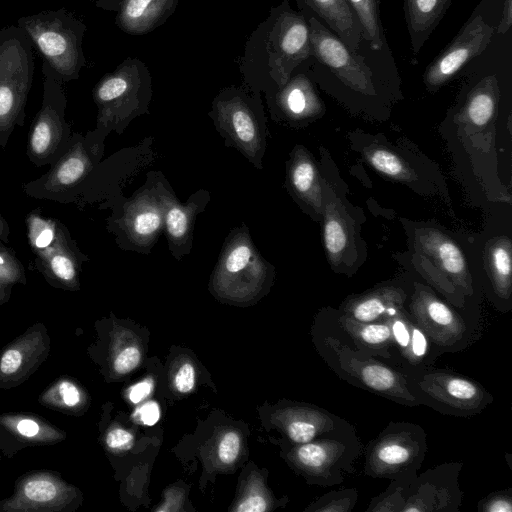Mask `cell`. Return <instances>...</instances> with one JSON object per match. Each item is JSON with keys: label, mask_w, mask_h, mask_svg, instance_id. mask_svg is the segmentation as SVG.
I'll return each instance as SVG.
<instances>
[{"label": "cell", "mask_w": 512, "mask_h": 512, "mask_svg": "<svg viewBox=\"0 0 512 512\" xmlns=\"http://www.w3.org/2000/svg\"><path fill=\"white\" fill-rule=\"evenodd\" d=\"M312 56L306 17L289 0L270 9L251 32L238 65L243 84L270 97L286 84L294 71Z\"/></svg>", "instance_id": "1"}, {"label": "cell", "mask_w": 512, "mask_h": 512, "mask_svg": "<svg viewBox=\"0 0 512 512\" xmlns=\"http://www.w3.org/2000/svg\"><path fill=\"white\" fill-rule=\"evenodd\" d=\"M313 342L324 363L348 384L407 407L420 406L398 367L357 350L325 309L313 327Z\"/></svg>", "instance_id": "2"}, {"label": "cell", "mask_w": 512, "mask_h": 512, "mask_svg": "<svg viewBox=\"0 0 512 512\" xmlns=\"http://www.w3.org/2000/svg\"><path fill=\"white\" fill-rule=\"evenodd\" d=\"M152 77L139 58L126 57L115 70L95 84L92 98L97 107L96 128L121 133L135 117L149 113Z\"/></svg>", "instance_id": "3"}, {"label": "cell", "mask_w": 512, "mask_h": 512, "mask_svg": "<svg viewBox=\"0 0 512 512\" xmlns=\"http://www.w3.org/2000/svg\"><path fill=\"white\" fill-rule=\"evenodd\" d=\"M16 25L64 83L79 79L86 65L83 39L87 26L82 20L61 7L22 16Z\"/></svg>", "instance_id": "4"}, {"label": "cell", "mask_w": 512, "mask_h": 512, "mask_svg": "<svg viewBox=\"0 0 512 512\" xmlns=\"http://www.w3.org/2000/svg\"><path fill=\"white\" fill-rule=\"evenodd\" d=\"M260 94L244 85L227 86L215 96L208 113L226 144L258 168L262 167L267 134Z\"/></svg>", "instance_id": "5"}, {"label": "cell", "mask_w": 512, "mask_h": 512, "mask_svg": "<svg viewBox=\"0 0 512 512\" xmlns=\"http://www.w3.org/2000/svg\"><path fill=\"white\" fill-rule=\"evenodd\" d=\"M33 44L17 26L4 27L0 43V146L6 148L16 126L25 120V108L35 69Z\"/></svg>", "instance_id": "6"}, {"label": "cell", "mask_w": 512, "mask_h": 512, "mask_svg": "<svg viewBox=\"0 0 512 512\" xmlns=\"http://www.w3.org/2000/svg\"><path fill=\"white\" fill-rule=\"evenodd\" d=\"M403 372L408 388L419 405L443 415L472 417L494 400L480 382L450 369L430 366Z\"/></svg>", "instance_id": "7"}, {"label": "cell", "mask_w": 512, "mask_h": 512, "mask_svg": "<svg viewBox=\"0 0 512 512\" xmlns=\"http://www.w3.org/2000/svg\"><path fill=\"white\" fill-rule=\"evenodd\" d=\"M427 434L416 423L389 422L363 449L364 475L394 480L417 474L427 453Z\"/></svg>", "instance_id": "8"}, {"label": "cell", "mask_w": 512, "mask_h": 512, "mask_svg": "<svg viewBox=\"0 0 512 512\" xmlns=\"http://www.w3.org/2000/svg\"><path fill=\"white\" fill-rule=\"evenodd\" d=\"M156 178V177H155ZM171 189L165 179L150 180L107 219V229L123 249L148 253L164 228Z\"/></svg>", "instance_id": "9"}, {"label": "cell", "mask_w": 512, "mask_h": 512, "mask_svg": "<svg viewBox=\"0 0 512 512\" xmlns=\"http://www.w3.org/2000/svg\"><path fill=\"white\" fill-rule=\"evenodd\" d=\"M406 304L408 313L439 355L461 352L477 337V319L470 312L464 314V309L445 302L429 287L415 284Z\"/></svg>", "instance_id": "10"}, {"label": "cell", "mask_w": 512, "mask_h": 512, "mask_svg": "<svg viewBox=\"0 0 512 512\" xmlns=\"http://www.w3.org/2000/svg\"><path fill=\"white\" fill-rule=\"evenodd\" d=\"M107 134L96 128L86 136L73 132L64 152L40 178L23 185L24 193L32 198L61 203L72 201L74 191L87 179L102 157Z\"/></svg>", "instance_id": "11"}, {"label": "cell", "mask_w": 512, "mask_h": 512, "mask_svg": "<svg viewBox=\"0 0 512 512\" xmlns=\"http://www.w3.org/2000/svg\"><path fill=\"white\" fill-rule=\"evenodd\" d=\"M43 96L29 129L27 157L37 167L51 165L68 146L73 131L66 121L64 82L43 62Z\"/></svg>", "instance_id": "12"}, {"label": "cell", "mask_w": 512, "mask_h": 512, "mask_svg": "<svg viewBox=\"0 0 512 512\" xmlns=\"http://www.w3.org/2000/svg\"><path fill=\"white\" fill-rule=\"evenodd\" d=\"M363 449L353 426L296 445L291 458L310 483L331 487L343 483L348 475L355 473V464L363 455Z\"/></svg>", "instance_id": "13"}, {"label": "cell", "mask_w": 512, "mask_h": 512, "mask_svg": "<svg viewBox=\"0 0 512 512\" xmlns=\"http://www.w3.org/2000/svg\"><path fill=\"white\" fill-rule=\"evenodd\" d=\"M310 29L311 60L327 70L345 87L362 96H376L374 73L366 57L349 48L323 23L312 16L306 17Z\"/></svg>", "instance_id": "14"}, {"label": "cell", "mask_w": 512, "mask_h": 512, "mask_svg": "<svg viewBox=\"0 0 512 512\" xmlns=\"http://www.w3.org/2000/svg\"><path fill=\"white\" fill-rule=\"evenodd\" d=\"M77 487L53 470L21 474L10 497L0 500V512H71L80 505Z\"/></svg>", "instance_id": "15"}, {"label": "cell", "mask_w": 512, "mask_h": 512, "mask_svg": "<svg viewBox=\"0 0 512 512\" xmlns=\"http://www.w3.org/2000/svg\"><path fill=\"white\" fill-rule=\"evenodd\" d=\"M494 33V25L482 13L474 11L452 41L424 70L426 89L432 93L451 81L487 48Z\"/></svg>", "instance_id": "16"}, {"label": "cell", "mask_w": 512, "mask_h": 512, "mask_svg": "<svg viewBox=\"0 0 512 512\" xmlns=\"http://www.w3.org/2000/svg\"><path fill=\"white\" fill-rule=\"evenodd\" d=\"M274 267L258 251L245 224L226 237L214 271L215 281L227 289L250 286L268 280Z\"/></svg>", "instance_id": "17"}, {"label": "cell", "mask_w": 512, "mask_h": 512, "mask_svg": "<svg viewBox=\"0 0 512 512\" xmlns=\"http://www.w3.org/2000/svg\"><path fill=\"white\" fill-rule=\"evenodd\" d=\"M462 462H445L417 474L401 512H458L464 493L459 475Z\"/></svg>", "instance_id": "18"}, {"label": "cell", "mask_w": 512, "mask_h": 512, "mask_svg": "<svg viewBox=\"0 0 512 512\" xmlns=\"http://www.w3.org/2000/svg\"><path fill=\"white\" fill-rule=\"evenodd\" d=\"M51 351L48 328L36 322L0 351V389H11L27 381Z\"/></svg>", "instance_id": "19"}, {"label": "cell", "mask_w": 512, "mask_h": 512, "mask_svg": "<svg viewBox=\"0 0 512 512\" xmlns=\"http://www.w3.org/2000/svg\"><path fill=\"white\" fill-rule=\"evenodd\" d=\"M33 254L35 269L52 287L67 291L80 289L81 267L89 258L82 253L62 222L54 240Z\"/></svg>", "instance_id": "20"}, {"label": "cell", "mask_w": 512, "mask_h": 512, "mask_svg": "<svg viewBox=\"0 0 512 512\" xmlns=\"http://www.w3.org/2000/svg\"><path fill=\"white\" fill-rule=\"evenodd\" d=\"M66 431L41 415L30 412L0 414V452L7 458L29 447L49 446L64 441Z\"/></svg>", "instance_id": "21"}, {"label": "cell", "mask_w": 512, "mask_h": 512, "mask_svg": "<svg viewBox=\"0 0 512 512\" xmlns=\"http://www.w3.org/2000/svg\"><path fill=\"white\" fill-rule=\"evenodd\" d=\"M210 193L200 189L190 196L186 203L177 200L172 191L168 194L164 215V230L172 255L181 260L189 254L192 246L196 216L210 201Z\"/></svg>", "instance_id": "22"}, {"label": "cell", "mask_w": 512, "mask_h": 512, "mask_svg": "<svg viewBox=\"0 0 512 512\" xmlns=\"http://www.w3.org/2000/svg\"><path fill=\"white\" fill-rule=\"evenodd\" d=\"M410 293L400 285L384 284L364 293L349 296L336 311L354 321L379 322L405 307Z\"/></svg>", "instance_id": "23"}, {"label": "cell", "mask_w": 512, "mask_h": 512, "mask_svg": "<svg viewBox=\"0 0 512 512\" xmlns=\"http://www.w3.org/2000/svg\"><path fill=\"white\" fill-rule=\"evenodd\" d=\"M269 109L274 116L297 122L319 115L323 103L307 72L297 68L290 79L270 97Z\"/></svg>", "instance_id": "24"}, {"label": "cell", "mask_w": 512, "mask_h": 512, "mask_svg": "<svg viewBox=\"0 0 512 512\" xmlns=\"http://www.w3.org/2000/svg\"><path fill=\"white\" fill-rule=\"evenodd\" d=\"M419 247L441 270L445 278L464 298L474 294L465 257L458 245L442 232L432 229L419 238Z\"/></svg>", "instance_id": "25"}, {"label": "cell", "mask_w": 512, "mask_h": 512, "mask_svg": "<svg viewBox=\"0 0 512 512\" xmlns=\"http://www.w3.org/2000/svg\"><path fill=\"white\" fill-rule=\"evenodd\" d=\"M293 1L305 17L312 16L319 20L349 48L357 51L362 47L361 28L347 0Z\"/></svg>", "instance_id": "26"}, {"label": "cell", "mask_w": 512, "mask_h": 512, "mask_svg": "<svg viewBox=\"0 0 512 512\" xmlns=\"http://www.w3.org/2000/svg\"><path fill=\"white\" fill-rule=\"evenodd\" d=\"M179 0H122L115 17L116 26L126 34L145 35L172 16Z\"/></svg>", "instance_id": "27"}, {"label": "cell", "mask_w": 512, "mask_h": 512, "mask_svg": "<svg viewBox=\"0 0 512 512\" xmlns=\"http://www.w3.org/2000/svg\"><path fill=\"white\" fill-rule=\"evenodd\" d=\"M335 319L353 346L366 354L382 359L396 367L394 342L390 325L385 319L379 322H358L334 310Z\"/></svg>", "instance_id": "28"}, {"label": "cell", "mask_w": 512, "mask_h": 512, "mask_svg": "<svg viewBox=\"0 0 512 512\" xmlns=\"http://www.w3.org/2000/svg\"><path fill=\"white\" fill-rule=\"evenodd\" d=\"M452 0H404V18L415 58L443 19Z\"/></svg>", "instance_id": "29"}, {"label": "cell", "mask_w": 512, "mask_h": 512, "mask_svg": "<svg viewBox=\"0 0 512 512\" xmlns=\"http://www.w3.org/2000/svg\"><path fill=\"white\" fill-rule=\"evenodd\" d=\"M287 183L291 193L316 213L322 212L323 193L320 177L309 153L296 148L287 164Z\"/></svg>", "instance_id": "30"}, {"label": "cell", "mask_w": 512, "mask_h": 512, "mask_svg": "<svg viewBox=\"0 0 512 512\" xmlns=\"http://www.w3.org/2000/svg\"><path fill=\"white\" fill-rule=\"evenodd\" d=\"M488 273L494 293V304L501 312L511 309L512 265L511 244L507 238L495 241L488 251Z\"/></svg>", "instance_id": "31"}, {"label": "cell", "mask_w": 512, "mask_h": 512, "mask_svg": "<svg viewBox=\"0 0 512 512\" xmlns=\"http://www.w3.org/2000/svg\"><path fill=\"white\" fill-rule=\"evenodd\" d=\"M498 98L497 77L486 75L480 78L467 94L463 114L474 126H485L495 115Z\"/></svg>", "instance_id": "32"}, {"label": "cell", "mask_w": 512, "mask_h": 512, "mask_svg": "<svg viewBox=\"0 0 512 512\" xmlns=\"http://www.w3.org/2000/svg\"><path fill=\"white\" fill-rule=\"evenodd\" d=\"M38 402L47 409L77 416L85 409L86 396L75 379L63 375L43 390Z\"/></svg>", "instance_id": "33"}, {"label": "cell", "mask_w": 512, "mask_h": 512, "mask_svg": "<svg viewBox=\"0 0 512 512\" xmlns=\"http://www.w3.org/2000/svg\"><path fill=\"white\" fill-rule=\"evenodd\" d=\"M362 32L364 43L372 51L387 48L386 37L380 19L379 0H347Z\"/></svg>", "instance_id": "34"}, {"label": "cell", "mask_w": 512, "mask_h": 512, "mask_svg": "<svg viewBox=\"0 0 512 512\" xmlns=\"http://www.w3.org/2000/svg\"><path fill=\"white\" fill-rule=\"evenodd\" d=\"M324 222V245L329 258L340 260L349 245V230L344 218L334 207L326 205Z\"/></svg>", "instance_id": "35"}, {"label": "cell", "mask_w": 512, "mask_h": 512, "mask_svg": "<svg viewBox=\"0 0 512 512\" xmlns=\"http://www.w3.org/2000/svg\"><path fill=\"white\" fill-rule=\"evenodd\" d=\"M417 474L391 480L385 491L370 500L365 509L366 512H401L407 500L411 482Z\"/></svg>", "instance_id": "36"}, {"label": "cell", "mask_w": 512, "mask_h": 512, "mask_svg": "<svg viewBox=\"0 0 512 512\" xmlns=\"http://www.w3.org/2000/svg\"><path fill=\"white\" fill-rule=\"evenodd\" d=\"M15 284H26L24 266L15 251L0 240V290L11 295Z\"/></svg>", "instance_id": "37"}, {"label": "cell", "mask_w": 512, "mask_h": 512, "mask_svg": "<svg viewBox=\"0 0 512 512\" xmlns=\"http://www.w3.org/2000/svg\"><path fill=\"white\" fill-rule=\"evenodd\" d=\"M358 497V491L352 487L332 490L318 498L306 510L312 512H351L358 501Z\"/></svg>", "instance_id": "38"}, {"label": "cell", "mask_w": 512, "mask_h": 512, "mask_svg": "<svg viewBox=\"0 0 512 512\" xmlns=\"http://www.w3.org/2000/svg\"><path fill=\"white\" fill-rule=\"evenodd\" d=\"M366 157L369 163L379 172L398 180L410 178L406 165L399 156L385 148H373L368 151Z\"/></svg>", "instance_id": "39"}, {"label": "cell", "mask_w": 512, "mask_h": 512, "mask_svg": "<svg viewBox=\"0 0 512 512\" xmlns=\"http://www.w3.org/2000/svg\"><path fill=\"white\" fill-rule=\"evenodd\" d=\"M478 512H512V489L495 491L481 499Z\"/></svg>", "instance_id": "40"}, {"label": "cell", "mask_w": 512, "mask_h": 512, "mask_svg": "<svg viewBox=\"0 0 512 512\" xmlns=\"http://www.w3.org/2000/svg\"><path fill=\"white\" fill-rule=\"evenodd\" d=\"M141 353L138 348L130 346L123 349L114 359L113 368L123 375L131 372L140 362Z\"/></svg>", "instance_id": "41"}, {"label": "cell", "mask_w": 512, "mask_h": 512, "mask_svg": "<svg viewBox=\"0 0 512 512\" xmlns=\"http://www.w3.org/2000/svg\"><path fill=\"white\" fill-rule=\"evenodd\" d=\"M240 439L235 432H227L221 439L218 456L222 463L232 464L239 454Z\"/></svg>", "instance_id": "42"}, {"label": "cell", "mask_w": 512, "mask_h": 512, "mask_svg": "<svg viewBox=\"0 0 512 512\" xmlns=\"http://www.w3.org/2000/svg\"><path fill=\"white\" fill-rule=\"evenodd\" d=\"M133 435L121 428L110 430L105 436V443L111 450H127L131 447Z\"/></svg>", "instance_id": "43"}, {"label": "cell", "mask_w": 512, "mask_h": 512, "mask_svg": "<svg viewBox=\"0 0 512 512\" xmlns=\"http://www.w3.org/2000/svg\"><path fill=\"white\" fill-rule=\"evenodd\" d=\"M195 384V370L190 363H184L175 376V386L179 392L187 393Z\"/></svg>", "instance_id": "44"}, {"label": "cell", "mask_w": 512, "mask_h": 512, "mask_svg": "<svg viewBox=\"0 0 512 512\" xmlns=\"http://www.w3.org/2000/svg\"><path fill=\"white\" fill-rule=\"evenodd\" d=\"M135 416L144 425L152 426L159 420V406L156 402L149 401L136 410Z\"/></svg>", "instance_id": "45"}, {"label": "cell", "mask_w": 512, "mask_h": 512, "mask_svg": "<svg viewBox=\"0 0 512 512\" xmlns=\"http://www.w3.org/2000/svg\"><path fill=\"white\" fill-rule=\"evenodd\" d=\"M512 26V0H503L499 21L495 29L497 34H506Z\"/></svg>", "instance_id": "46"}, {"label": "cell", "mask_w": 512, "mask_h": 512, "mask_svg": "<svg viewBox=\"0 0 512 512\" xmlns=\"http://www.w3.org/2000/svg\"><path fill=\"white\" fill-rule=\"evenodd\" d=\"M153 389V381L152 379L148 378L145 379L133 387H131L129 392V399L131 402L137 404L143 401L148 395L151 393Z\"/></svg>", "instance_id": "47"}, {"label": "cell", "mask_w": 512, "mask_h": 512, "mask_svg": "<svg viewBox=\"0 0 512 512\" xmlns=\"http://www.w3.org/2000/svg\"><path fill=\"white\" fill-rule=\"evenodd\" d=\"M267 509L266 500L260 495L246 498L237 508L239 512H263Z\"/></svg>", "instance_id": "48"}, {"label": "cell", "mask_w": 512, "mask_h": 512, "mask_svg": "<svg viewBox=\"0 0 512 512\" xmlns=\"http://www.w3.org/2000/svg\"><path fill=\"white\" fill-rule=\"evenodd\" d=\"M98 8L109 11H117L122 0H94Z\"/></svg>", "instance_id": "49"}, {"label": "cell", "mask_w": 512, "mask_h": 512, "mask_svg": "<svg viewBox=\"0 0 512 512\" xmlns=\"http://www.w3.org/2000/svg\"><path fill=\"white\" fill-rule=\"evenodd\" d=\"M9 236H10V229L8 222L6 219L2 216L0 212V240H2L4 243H9Z\"/></svg>", "instance_id": "50"}, {"label": "cell", "mask_w": 512, "mask_h": 512, "mask_svg": "<svg viewBox=\"0 0 512 512\" xmlns=\"http://www.w3.org/2000/svg\"><path fill=\"white\" fill-rule=\"evenodd\" d=\"M10 294L0 290V305L8 302V300L10 299Z\"/></svg>", "instance_id": "51"}, {"label": "cell", "mask_w": 512, "mask_h": 512, "mask_svg": "<svg viewBox=\"0 0 512 512\" xmlns=\"http://www.w3.org/2000/svg\"><path fill=\"white\" fill-rule=\"evenodd\" d=\"M3 35H4V28H2V29L0 30V43H1V40H2V38H3Z\"/></svg>", "instance_id": "52"}, {"label": "cell", "mask_w": 512, "mask_h": 512, "mask_svg": "<svg viewBox=\"0 0 512 512\" xmlns=\"http://www.w3.org/2000/svg\"><path fill=\"white\" fill-rule=\"evenodd\" d=\"M0 460H1V454H0Z\"/></svg>", "instance_id": "53"}]
</instances>
